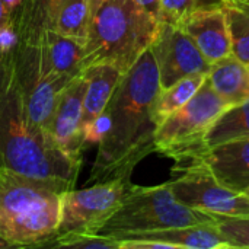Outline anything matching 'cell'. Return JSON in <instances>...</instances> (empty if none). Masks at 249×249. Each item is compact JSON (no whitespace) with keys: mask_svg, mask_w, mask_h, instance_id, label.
<instances>
[{"mask_svg":"<svg viewBox=\"0 0 249 249\" xmlns=\"http://www.w3.org/2000/svg\"><path fill=\"white\" fill-rule=\"evenodd\" d=\"M160 89L158 66L147 48L123 74L88 139V144H98L90 181L130 177L136 165L155 152L153 105Z\"/></svg>","mask_w":249,"mask_h":249,"instance_id":"cell-1","label":"cell"},{"mask_svg":"<svg viewBox=\"0 0 249 249\" xmlns=\"http://www.w3.org/2000/svg\"><path fill=\"white\" fill-rule=\"evenodd\" d=\"M82 160L63 153L29 117L7 48H0V168L74 187Z\"/></svg>","mask_w":249,"mask_h":249,"instance_id":"cell-2","label":"cell"},{"mask_svg":"<svg viewBox=\"0 0 249 249\" xmlns=\"http://www.w3.org/2000/svg\"><path fill=\"white\" fill-rule=\"evenodd\" d=\"M67 182L0 168V235L15 248L47 247L57 233Z\"/></svg>","mask_w":249,"mask_h":249,"instance_id":"cell-3","label":"cell"},{"mask_svg":"<svg viewBox=\"0 0 249 249\" xmlns=\"http://www.w3.org/2000/svg\"><path fill=\"white\" fill-rule=\"evenodd\" d=\"M159 23L136 0H105L90 20L85 42L86 69L111 64L124 74L150 48Z\"/></svg>","mask_w":249,"mask_h":249,"instance_id":"cell-4","label":"cell"},{"mask_svg":"<svg viewBox=\"0 0 249 249\" xmlns=\"http://www.w3.org/2000/svg\"><path fill=\"white\" fill-rule=\"evenodd\" d=\"M201 223H216V220L209 213L179 203L166 182L156 187L131 185L120 207L98 233L120 239L134 233Z\"/></svg>","mask_w":249,"mask_h":249,"instance_id":"cell-5","label":"cell"},{"mask_svg":"<svg viewBox=\"0 0 249 249\" xmlns=\"http://www.w3.org/2000/svg\"><path fill=\"white\" fill-rule=\"evenodd\" d=\"M229 107L206 79L182 108L159 124L155 133V152L175 163L197 159L206 150L204 142L209 130Z\"/></svg>","mask_w":249,"mask_h":249,"instance_id":"cell-6","label":"cell"},{"mask_svg":"<svg viewBox=\"0 0 249 249\" xmlns=\"http://www.w3.org/2000/svg\"><path fill=\"white\" fill-rule=\"evenodd\" d=\"M174 197L187 207L219 216H249V197L232 191L217 181L201 159L175 163L166 182Z\"/></svg>","mask_w":249,"mask_h":249,"instance_id":"cell-7","label":"cell"},{"mask_svg":"<svg viewBox=\"0 0 249 249\" xmlns=\"http://www.w3.org/2000/svg\"><path fill=\"white\" fill-rule=\"evenodd\" d=\"M131 185L130 177H120L95 182L89 188L64 191L55 238L70 233H98L120 207Z\"/></svg>","mask_w":249,"mask_h":249,"instance_id":"cell-8","label":"cell"},{"mask_svg":"<svg viewBox=\"0 0 249 249\" xmlns=\"http://www.w3.org/2000/svg\"><path fill=\"white\" fill-rule=\"evenodd\" d=\"M4 48L10 55L18 88L31 120L45 128L61 90L71 80L48 74L44 70L38 45L15 41Z\"/></svg>","mask_w":249,"mask_h":249,"instance_id":"cell-9","label":"cell"},{"mask_svg":"<svg viewBox=\"0 0 249 249\" xmlns=\"http://www.w3.org/2000/svg\"><path fill=\"white\" fill-rule=\"evenodd\" d=\"M150 50L162 88H168L188 76L209 74L212 69V63L203 55L190 35L175 25L160 22Z\"/></svg>","mask_w":249,"mask_h":249,"instance_id":"cell-10","label":"cell"},{"mask_svg":"<svg viewBox=\"0 0 249 249\" xmlns=\"http://www.w3.org/2000/svg\"><path fill=\"white\" fill-rule=\"evenodd\" d=\"M85 73L73 79L60 93L55 108L45 125L55 146L69 158L82 160V153L86 147L85 137L80 130L83 98L86 90Z\"/></svg>","mask_w":249,"mask_h":249,"instance_id":"cell-11","label":"cell"},{"mask_svg":"<svg viewBox=\"0 0 249 249\" xmlns=\"http://www.w3.org/2000/svg\"><path fill=\"white\" fill-rule=\"evenodd\" d=\"M181 28L212 64L232 54V38L223 6L196 9Z\"/></svg>","mask_w":249,"mask_h":249,"instance_id":"cell-12","label":"cell"},{"mask_svg":"<svg viewBox=\"0 0 249 249\" xmlns=\"http://www.w3.org/2000/svg\"><path fill=\"white\" fill-rule=\"evenodd\" d=\"M201 159L220 184L236 193L249 188V137L207 149Z\"/></svg>","mask_w":249,"mask_h":249,"instance_id":"cell-13","label":"cell"},{"mask_svg":"<svg viewBox=\"0 0 249 249\" xmlns=\"http://www.w3.org/2000/svg\"><path fill=\"white\" fill-rule=\"evenodd\" d=\"M38 48L42 67L48 74L73 80L86 70L83 42L50 29L41 38Z\"/></svg>","mask_w":249,"mask_h":249,"instance_id":"cell-14","label":"cell"},{"mask_svg":"<svg viewBox=\"0 0 249 249\" xmlns=\"http://www.w3.org/2000/svg\"><path fill=\"white\" fill-rule=\"evenodd\" d=\"M85 76L88 85L83 98L80 130L88 146V139L98 120L102 117L117 85L123 77V73L111 64H93L85 70Z\"/></svg>","mask_w":249,"mask_h":249,"instance_id":"cell-15","label":"cell"},{"mask_svg":"<svg viewBox=\"0 0 249 249\" xmlns=\"http://www.w3.org/2000/svg\"><path fill=\"white\" fill-rule=\"evenodd\" d=\"M123 239H149L159 241L172 249H226L231 248L229 244L223 239L216 223H201L194 226L171 228L162 231H152L143 233H134L120 238Z\"/></svg>","mask_w":249,"mask_h":249,"instance_id":"cell-16","label":"cell"},{"mask_svg":"<svg viewBox=\"0 0 249 249\" xmlns=\"http://www.w3.org/2000/svg\"><path fill=\"white\" fill-rule=\"evenodd\" d=\"M63 0H22L12 12L15 41L38 45L44 34L53 29L55 13Z\"/></svg>","mask_w":249,"mask_h":249,"instance_id":"cell-17","label":"cell"},{"mask_svg":"<svg viewBox=\"0 0 249 249\" xmlns=\"http://www.w3.org/2000/svg\"><path fill=\"white\" fill-rule=\"evenodd\" d=\"M207 79L231 107L249 99V64L233 54L213 63Z\"/></svg>","mask_w":249,"mask_h":249,"instance_id":"cell-18","label":"cell"},{"mask_svg":"<svg viewBox=\"0 0 249 249\" xmlns=\"http://www.w3.org/2000/svg\"><path fill=\"white\" fill-rule=\"evenodd\" d=\"M245 137H249V99L232 105L222 112L206 136L204 149L207 150L226 142Z\"/></svg>","mask_w":249,"mask_h":249,"instance_id":"cell-19","label":"cell"},{"mask_svg":"<svg viewBox=\"0 0 249 249\" xmlns=\"http://www.w3.org/2000/svg\"><path fill=\"white\" fill-rule=\"evenodd\" d=\"M206 79L207 74H194L184 77L168 88H162L153 105V117L158 123V127L169 115L182 108L198 92Z\"/></svg>","mask_w":249,"mask_h":249,"instance_id":"cell-20","label":"cell"},{"mask_svg":"<svg viewBox=\"0 0 249 249\" xmlns=\"http://www.w3.org/2000/svg\"><path fill=\"white\" fill-rule=\"evenodd\" d=\"M92 13L89 0H63L54 22L53 29L64 36L73 38L79 42H86Z\"/></svg>","mask_w":249,"mask_h":249,"instance_id":"cell-21","label":"cell"},{"mask_svg":"<svg viewBox=\"0 0 249 249\" xmlns=\"http://www.w3.org/2000/svg\"><path fill=\"white\" fill-rule=\"evenodd\" d=\"M232 38V54L249 64V3L222 4Z\"/></svg>","mask_w":249,"mask_h":249,"instance_id":"cell-22","label":"cell"},{"mask_svg":"<svg viewBox=\"0 0 249 249\" xmlns=\"http://www.w3.org/2000/svg\"><path fill=\"white\" fill-rule=\"evenodd\" d=\"M47 247L79 249H120V242L115 238L99 235V233H70V235L55 238Z\"/></svg>","mask_w":249,"mask_h":249,"instance_id":"cell-23","label":"cell"},{"mask_svg":"<svg viewBox=\"0 0 249 249\" xmlns=\"http://www.w3.org/2000/svg\"><path fill=\"white\" fill-rule=\"evenodd\" d=\"M213 217L231 248H249V216L232 217L213 214Z\"/></svg>","mask_w":249,"mask_h":249,"instance_id":"cell-24","label":"cell"},{"mask_svg":"<svg viewBox=\"0 0 249 249\" xmlns=\"http://www.w3.org/2000/svg\"><path fill=\"white\" fill-rule=\"evenodd\" d=\"M198 7L200 0H160V22L181 28Z\"/></svg>","mask_w":249,"mask_h":249,"instance_id":"cell-25","label":"cell"},{"mask_svg":"<svg viewBox=\"0 0 249 249\" xmlns=\"http://www.w3.org/2000/svg\"><path fill=\"white\" fill-rule=\"evenodd\" d=\"M12 31V12L6 6L4 0H0V38Z\"/></svg>","mask_w":249,"mask_h":249,"instance_id":"cell-26","label":"cell"},{"mask_svg":"<svg viewBox=\"0 0 249 249\" xmlns=\"http://www.w3.org/2000/svg\"><path fill=\"white\" fill-rule=\"evenodd\" d=\"M136 3L152 18L160 22V0H136Z\"/></svg>","mask_w":249,"mask_h":249,"instance_id":"cell-27","label":"cell"},{"mask_svg":"<svg viewBox=\"0 0 249 249\" xmlns=\"http://www.w3.org/2000/svg\"><path fill=\"white\" fill-rule=\"evenodd\" d=\"M105 0H89V7H90V13H92V16L95 15V12L99 9V6L104 3Z\"/></svg>","mask_w":249,"mask_h":249,"instance_id":"cell-28","label":"cell"},{"mask_svg":"<svg viewBox=\"0 0 249 249\" xmlns=\"http://www.w3.org/2000/svg\"><path fill=\"white\" fill-rule=\"evenodd\" d=\"M206 6H222L220 0H200V7H206Z\"/></svg>","mask_w":249,"mask_h":249,"instance_id":"cell-29","label":"cell"},{"mask_svg":"<svg viewBox=\"0 0 249 249\" xmlns=\"http://www.w3.org/2000/svg\"><path fill=\"white\" fill-rule=\"evenodd\" d=\"M20 1H22V0H4V3H6V6L10 9V12H13V10L19 6Z\"/></svg>","mask_w":249,"mask_h":249,"instance_id":"cell-30","label":"cell"},{"mask_svg":"<svg viewBox=\"0 0 249 249\" xmlns=\"http://www.w3.org/2000/svg\"><path fill=\"white\" fill-rule=\"evenodd\" d=\"M4 248H15V247L0 235V249H4Z\"/></svg>","mask_w":249,"mask_h":249,"instance_id":"cell-31","label":"cell"},{"mask_svg":"<svg viewBox=\"0 0 249 249\" xmlns=\"http://www.w3.org/2000/svg\"><path fill=\"white\" fill-rule=\"evenodd\" d=\"M222 4H229V3H242V1H247L249 3V0H220Z\"/></svg>","mask_w":249,"mask_h":249,"instance_id":"cell-32","label":"cell"},{"mask_svg":"<svg viewBox=\"0 0 249 249\" xmlns=\"http://www.w3.org/2000/svg\"><path fill=\"white\" fill-rule=\"evenodd\" d=\"M244 194H247V196L249 197V188H247V190H245V193H244Z\"/></svg>","mask_w":249,"mask_h":249,"instance_id":"cell-33","label":"cell"}]
</instances>
